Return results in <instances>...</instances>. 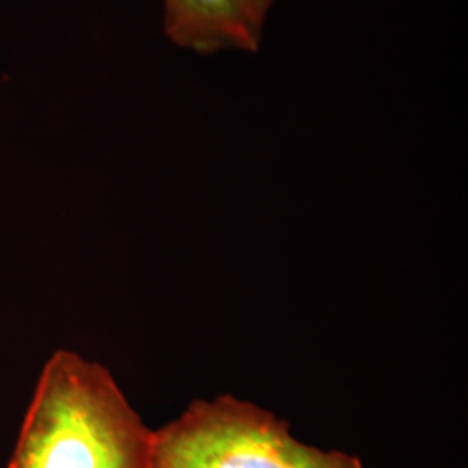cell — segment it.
<instances>
[{"mask_svg": "<svg viewBox=\"0 0 468 468\" xmlns=\"http://www.w3.org/2000/svg\"><path fill=\"white\" fill-rule=\"evenodd\" d=\"M153 432L106 369L50 357L9 468H151Z\"/></svg>", "mask_w": 468, "mask_h": 468, "instance_id": "obj_1", "label": "cell"}, {"mask_svg": "<svg viewBox=\"0 0 468 468\" xmlns=\"http://www.w3.org/2000/svg\"><path fill=\"white\" fill-rule=\"evenodd\" d=\"M151 468H363L346 452H321L288 432L286 421L222 396L195 402L153 432Z\"/></svg>", "mask_w": 468, "mask_h": 468, "instance_id": "obj_2", "label": "cell"}, {"mask_svg": "<svg viewBox=\"0 0 468 468\" xmlns=\"http://www.w3.org/2000/svg\"><path fill=\"white\" fill-rule=\"evenodd\" d=\"M274 0H165L168 38L198 54L257 52Z\"/></svg>", "mask_w": 468, "mask_h": 468, "instance_id": "obj_3", "label": "cell"}]
</instances>
